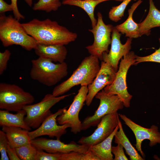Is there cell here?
Instances as JSON below:
<instances>
[{
	"label": "cell",
	"instance_id": "cell-1",
	"mask_svg": "<svg viewBox=\"0 0 160 160\" xmlns=\"http://www.w3.org/2000/svg\"><path fill=\"white\" fill-rule=\"evenodd\" d=\"M22 24L27 33L38 44L65 45L75 41L77 37L76 33L48 18L44 20L34 18Z\"/></svg>",
	"mask_w": 160,
	"mask_h": 160
},
{
	"label": "cell",
	"instance_id": "cell-2",
	"mask_svg": "<svg viewBox=\"0 0 160 160\" xmlns=\"http://www.w3.org/2000/svg\"><path fill=\"white\" fill-rule=\"evenodd\" d=\"M100 66L97 57L90 55L85 57L68 79L55 87L52 94L55 96H59L75 86H88L96 76Z\"/></svg>",
	"mask_w": 160,
	"mask_h": 160
},
{
	"label": "cell",
	"instance_id": "cell-3",
	"mask_svg": "<svg viewBox=\"0 0 160 160\" xmlns=\"http://www.w3.org/2000/svg\"><path fill=\"white\" fill-rule=\"evenodd\" d=\"M19 21L11 15L0 14V39L3 46L16 45L28 51L34 49L37 42L27 33Z\"/></svg>",
	"mask_w": 160,
	"mask_h": 160
},
{
	"label": "cell",
	"instance_id": "cell-4",
	"mask_svg": "<svg viewBox=\"0 0 160 160\" xmlns=\"http://www.w3.org/2000/svg\"><path fill=\"white\" fill-rule=\"evenodd\" d=\"M31 62V78L47 87L55 85L68 73V65L65 62L55 64L49 59L39 57Z\"/></svg>",
	"mask_w": 160,
	"mask_h": 160
},
{
	"label": "cell",
	"instance_id": "cell-5",
	"mask_svg": "<svg viewBox=\"0 0 160 160\" xmlns=\"http://www.w3.org/2000/svg\"><path fill=\"white\" fill-rule=\"evenodd\" d=\"M34 96L17 85L0 84V108L17 112L26 105L32 104Z\"/></svg>",
	"mask_w": 160,
	"mask_h": 160
},
{
	"label": "cell",
	"instance_id": "cell-6",
	"mask_svg": "<svg viewBox=\"0 0 160 160\" xmlns=\"http://www.w3.org/2000/svg\"><path fill=\"white\" fill-rule=\"evenodd\" d=\"M136 55L133 51L129 52L121 59L114 80L112 83L105 87L103 90L107 94L118 96L127 108L130 107L132 95L127 90L126 79L127 72L131 65L136 62Z\"/></svg>",
	"mask_w": 160,
	"mask_h": 160
},
{
	"label": "cell",
	"instance_id": "cell-7",
	"mask_svg": "<svg viewBox=\"0 0 160 160\" xmlns=\"http://www.w3.org/2000/svg\"><path fill=\"white\" fill-rule=\"evenodd\" d=\"M73 94L56 97L52 94L46 95L39 102L25 106L23 109L26 113L24 120L31 128L37 129L52 113L50 109L60 101Z\"/></svg>",
	"mask_w": 160,
	"mask_h": 160
},
{
	"label": "cell",
	"instance_id": "cell-8",
	"mask_svg": "<svg viewBox=\"0 0 160 160\" xmlns=\"http://www.w3.org/2000/svg\"><path fill=\"white\" fill-rule=\"evenodd\" d=\"M95 97L100 100L99 106L93 115L87 116L82 122V130L95 126L104 116L117 112L124 106L118 95H109L103 89L99 92Z\"/></svg>",
	"mask_w": 160,
	"mask_h": 160
},
{
	"label": "cell",
	"instance_id": "cell-9",
	"mask_svg": "<svg viewBox=\"0 0 160 160\" xmlns=\"http://www.w3.org/2000/svg\"><path fill=\"white\" fill-rule=\"evenodd\" d=\"M97 19L96 26L89 31L93 34L94 40L93 44L88 46L86 48L88 52L102 60L103 54L108 53L109 45L111 43V35L113 26L111 24H105L101 13H97Z\"/></svg>",
	"mask_w": 160,
	"mask_h": 160
},
{
	"label": "cell",
	"instance_id": "cell-10",
	"mask_svg": "<svg viewBox=\"0 0 160 160\" xmlns=\"http://www.w3.org/2000/svg\"><path fill=\"white\" fill-rule=\"evenodd\" d=\"M88 91V86H81L68 109L66 108L57 118L59 124H69L71 131L74 134L82 130V122L79 119V114L85 102Z\"/></svg>",
	"mask_w": 160,
	"mask_h": 160
},
{
	"label": "cell",
	"instance_id": "cell-11",
	"mask_svg": "<svg viewBox=\"0 0 160 160\" xmlns=\"http://www.w3.org/2000/svg\"><path fill=\"white\" fill-rule=\"evenodd\" d=\"M119 120L117 112L104 116L92 134L88 136L81 137L78 143L89 147L100 143L112 133L118 125Z\"/></svg>",
	"mask_w": 160,
	"mask_h": 160
},
{
	"label": "cell",
	"instance_id": "cell-12",
	"mask_svg": "<svg viewBox=\"0 0 160 160\" xmlns=\"http://www.w3.org/2000/svg\"><path fill=\"white\" fill-rule=\"evenodd\" d=\"M119 115L124 121V124L130 128L134 134L136 140L135 146L143 157L144 154L142 151L141 145L143 140H149V145L151 147L157 143L160 144V132L157 126L153 125L150 128H145L136 124L124 114H119Z\"/></svg>",
	"mask_w": 160,
	"mask_h": 160
},
{
	"label": "cell",
	"instance_id": "cell-13",
	"mask_svg": "<svg viewBox=\"0 0 160 160\" xmlns=\"http://www.w3.org/2000/svg\"><path fill=\"white\" fill-rule=\"evenodd\" d=\"M31 143L37 149L42 150L51 153H66L73 151L85 153L89 148L87 146L77 144L74 141L65 144L59 139L44 138L37 137L31 140Z\"/></svg>",
	"mask_w": 160,
	"mask_h": 160
},
{
	"label": "cell",
	"instance_id": "cell-14",
	"mask_svg": "<svg viewBox=\"0 0 160 160\" xmlns=\"http://www.w3.org/2000/svg\"><path fill=\"white\" fill-rule=\"evenodd\" d=\"M116 72L109 64L102 61L98 73L92 83L88 86V91L85 101L87 106L91 105L94 98L99 92L112 83Z\"/></svg>",
	"mask_w": 160,
	"mask_h": 160
},
{
	"label": "cell",
	"instance_id": "cell-15",
	"mask_svg": "<svg viewBox=\"0 0 160 160\" xmlns=\"http://www.w3.org/2000/svg\"><path fill=\"white\" fill-rule=\"evenodd\" d=\"M66 108L60 109L55 113H51L39 127L34 130L29 132L31 140L43 135H47L51 137H55L57 139L60 140L61 136L66 133L67 128H70L68 124L59 125L57 123V117L63 112Z\"/></svg>",
	"mask_w": 160,
	"mask_h": 160
},
{
	"label": "cell",
	"instance_id": "cell-16",
	"mask_svg": "<svg viewBox=\"0 0 160 160\" xmlns=\"http://www.w3.org/2000/svg\"><path fill=\"white\" fill-rule=\"evenodd\" d=\"M121 34L115 27H114L111 33V49L108 53L103 54L102 61L109 64L117 71L118 65L120 59L129 52L131 47L132 39L128 38L124 44L120 41Z\"/></svg>",
	"mask_w": 160,
	"mask_h": 160
},
{
	"label": "cell",
	"instance_id": "cell-17",
	"mask_svg": "<svg viewBox=\"0 0 160 160\" xmlns=\"http://www.w3.org/2000/svg\"><path fill=\"white\" fill-rule=\"evenodd\" d=\"M39 57L49 59L52 62L62 63L64 62L67 54L65 45L45 44L37 43L34 49Z\"/></svg>",
	"mask_w": 160,
	"mask_h": 160
},
{
	"label": "cell",
	"instance_id": "cell-18",
	"mask_svg": "<svg viewBox=\"0 0 160 160\" xmlns=\"http://www.w3.org/2000/svg\"><path fill=\"white\" fill-rule=\"evenodd\" d=\"M6 134L10 145L16 148L31 143L29 131L15 127H2V130Z\"/></svg>",
	"mask_w": 160,
	"mask_h": 160
},
{
	"label": "cell",
	"instance_id": "cell-19",
	"mask_svg": "<svg viewBox=\"0 0 160 160\" xmlns=\"http://www.w3.org/2000/svg\"><path fill=\"white\" fill-rule=\"evenodd\" d=\"M142 2V0H138L133 3L128 10L129 16L127 19L123 23L115 26L119 32L125 34L128 38L132 39L140 37L138 23L134 21L132 16L134 12Z\"/></svg>",
	"mask_w": 160,
	"mask_h": 160
},
{
	"label": "cell",
	"instance_id": "cell-20",
	"mask_svg": "<svg viewBox=\"0 0 160 160\" xmlns=\"http://www.w3.org/2000/svg\"><path fill=\"white\" fill-rule=\"evenodd\" d=\"M7 110L1 109L0 110V125L1 126L15 127L21 128L28 131L31 128L25 123V116L26 115L23 109L13 114Z\"/></svg>",
	"mask_w": 160,
	"mask_h": 160
},
{
	"label": "cell",
	"instance_id": "cell-21",
	"mask_svg": "<svg viewBox=\"0 0 160 160\" xmlns=\"http://www.w3.org/2000/svg\"><path fill=\"white\" fill-rule=\"evenodd\" d=\"M149 8L148 15L144 20L138 23L140 36L149 35L151 29L160 27V10L155 7L153 0H149Z\"/></svg>",
	"mask_w": 160,
	"mask_h": 160
},
{
	"label": "cell",
	"instance_id": "cell-22",
	"mask_svg": "<svg viewBox=\"0 0 160 160\" xmlns=\"http://www.w3.org/2000/svg\"><path fill=\"white\" fill-rule=\"evenodd\" d=\"M119 129L118 124L112 133L107 138L100 143L89 147V150L100 160H113L111 151V144L115 134Z\"/></svg>",
	"mask_w": 160,
	"mask_h": 160
},
{
	"label": "cell",
	"instance_id": "cell-23",
	"mask_svg": "<svg viewBox=\"0 0 160 160\" xmlns=\"http://www.w3.org/2000/svg\"><path fill=\"white\" fill-rule=\"evenodd\" d=\"M109 0L122 1L124 0H63L62 3L63 5L77 6L83 9L90 18L92 28H93L96 26L97 21L94 15L95 7L101 3Z\"/></svg>",
	"mask_w": 160,
	"mask_h": 160
},
{
	"label": "cell",
	"instance_id": "cell-24",
	"mask_svg": "<svg viewBox=\"0 0 160 160\" xmlns=\"http://www.w3.org/2000/svg\"><path fill=\"white\" fill-rule=\"evenodd\" d=\"M119 129L114 135V142L120 144L125 149L126 153L128 155L131 160H144L145 159L139 154L137 151L132 145L123 129L122 124L119 120Z\"/></svg>",
	"mask_w": 160,
	"mask_h": 160
},
{
	"label": "cell",
	"instance_id": "cell-25",
	"mask_svg": "<svg viewBox=\"0 0 160 160\" xmlns=\"http://www.w3.org/2000/svg\"><path fill=\"white\" fill-rule=\"evenodd\" d=\"M60 160H100L91 151L85 153L73 151L61 154Z\"/></svg>",
	"mask_w": 160,
	"mask_h": 160
},
{
	"label": "cell",
	"instance_id": "cell-26",
	"mask_svg": "<svg viewBox=\"0 0 160 160\" xmlns=\"http://www.w3.org/2000/svg\"><path fill=\"white\" fill-rule=\"evenodd\" d=\"M60 0H38L33 7L34 10L45 11L49 12L56 11L61 5Z\"/></svg>",
	"mask_w": 160,
	"mask_h": 160
},
{
	"label": "cell",
	"instance_id": "cell-27",
	"mask_svg": "<svg viewBox=\"0 0 160 160\" xmlns=\"http://www.w3.org/2000/svg\"><path fill=\"white\" fill-rule=\"evenodd\" d=\"M15 149L20 160H35L37 149L31 143L16 148Z\"/></svg>",
	"mask_w": 160,
	"mask_h": 160
},
{
	"label": "cell",
	"instance_id": "cell-28",
	"mask_svg": "<svg viewBox=\"0 0 160 160\" xmlns=\"http://www.w3.org/2000/svg\"><path fill=\"white\" fill-rule=\"evenodd\" d=\"M132 0H124L119 5L113 7L108 13V17L110 20L115 22L121 20L124 16V11L127 6Z\"/></svg>",
	"mask_w": 160,
	"mask_h": 160
},
{
	"label": "cell",
	"instance_id": "cell-29",
	"mask_svg": "<svg viewBox=\"0 0 160 160\" xmlns=\"http://www.w3.org/2000/svg\"><path fill=\"white\" fill-rule=\"evenodd\" d=\"M160 43L159 48L155 50L152 54L144 57H140L136 55V62L134 65L145 62H151L160 63V38L159 39Z\"/></svg>",
	"mask_w": 160,
	"mask_h": 160
},
{
	"label": "cell",
	"instance_id": "cell-30",
	"mask_svg": "<svg viewBox=\"0 0 160 160\" xmlns=\"http://www.w3.org/2000/svg\"><path fill=\"white\" fill-rule=\"evenodd\" d=\"M9 144V141L5 133L2 130H0V152L1 160H9L7 155V151Z\"/></svg>",
	"mask_w": 160,
	"mask_h": 160
},
{
	"label": "cell",
	"instance_id": "cell-31",
	"mask_svg": "<svg viewBox=\"0 0 160 160\" xmlns=\"http://www.w3.org/2000/svg\"><path fill=\"white\" fill-rule=\"evenodd\" d=\"M61 153H51L37 149L35 160H60Z\"/></svg>",
	"mask_w": 160,
	"mask_h": 160
},
{
	"label": "cell",
	"instance_id": "cell-32",
	"mask_svg": "<svg viewBox=\"0 0 160 160\" xmlns=\"http://www.w3.org/2000/svg\"><path fill=\"white\" fill-rule=\"evenodd\" d=\"M11 55L10 51L6 49L3 52H0V75L6 70L7 63Z\"/></svg>",
	"mask_w": 160,
	"mask_h": 160
},
{
	"label": "cell",
	"instance_id": "cell-33",
	"mask_svg": "<svg viewBox=\"0 0 160 160\" xmlns=\"http://www.w3.org/2000/svg\"><path fill=\"white\" fill-rule=\"evenodd\" d=\"M123 148L122 145L120 144H117L116 146L112 147V153L114 156V160H128L124 153Z\"/></svg>",
	"mask_w": 160,
	"mask_h": 160
},
{
	"label": "cell",
	"instance_id": "cell-34",
	"mask_svg": "<svg viewBox=\"0 0 160 160\" xmlns=\"http://www.w3.org/2000/svg\"><path fill=\"white\" fill-rule=\"evenodd\" d=\"M17 0H11V4L13 7V12L14 17L19 20L24 19V17L19 12L17 6Z\"/></svg>",
	"mask_w": 160,
	"mask_h": 160
},
{
	"label": "cell",
	"instance_id": "cell-35",
	"mask_svg": "<svg viewBox=\"0 0 160 160\" xmlns=\"http://www.w3.org/2000/svg\"><path fill=\"white\" fill-rule=\"evenodd\" d=\"M7 152L9 160H20L15 151V148L11 147L9 144L8 146Z\"/></svg>",
	"mask_w": 160,
	"mask_h": 160
},
{
	"label": "cell",
	"instance_id": "cell-36",
	"mask_svg": "<svg viewBox=\"0 0 160 160\" xmlns=\"http://www.w3.org/2000/svg\"><path fill=\"white\" fill-rule=\"evenodd\" d=\"M10 11H13V7L12 4H8L4 0H0V14Z\"/></svg>",
	"mask_w": 160,
	"mask_h": 160
},
{
	"label": "cell",
	"instance_id": "cell-37",
	"mask_svg": "<svg viewBox=\"0 0 160 160\" xmlns=\"http://www.w3.org/2000/svg\"><path fill=\"white\" fill-rule=\"evenodd\" d=\"M26 3L30 7L32 6L33 0H24Z\"/></svg>",
	"mask_w": 160,
	"mask_h": 160
}]
</instances>
